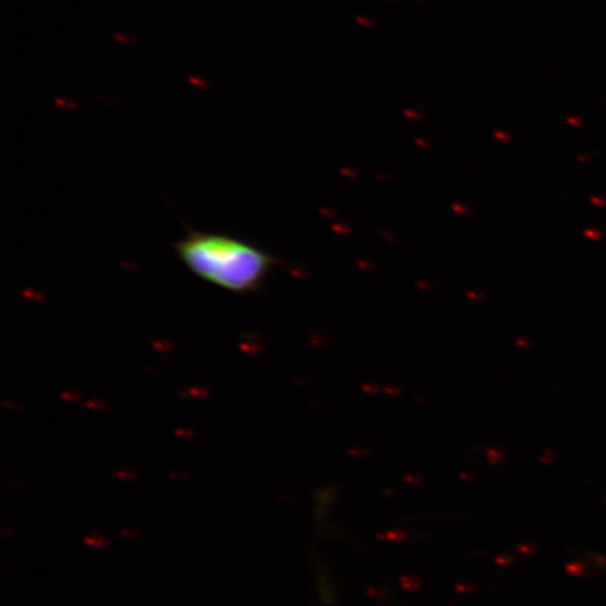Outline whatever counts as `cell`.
<instances>
[{
    "mask_svg": "<svg viewBox=\"0 0 606 606\" xmlns=\"http://www.w3.org/2000/svg\"><path fill=\"white\" fill-rule=\"evenodd\" d=\"M173 249L191 273L233 294L258 291L278 263L256 246L219 233L189 230Z\"/></svg>",
    "mask_w": 606,
    "mask_h": 606,
    "instance_id": "cell-1",
    "label": "cell"
},
{
    "mask_svg": "<svg viewBox=\"0 0 606 606\" xmlns=\"http://www.w3.org/2000/svg\"><path fill=\"white\" fill-rule=\"evenodd\" d=\"M188 82L192 84V86H195V87H198V89H201V90L208 89V87H209V84H211V82H209V79H208V77H205V76H201V75H191L188 77Z\"/></svg>",
    "mask_w": 606,
    "mask_h": 606,
    "instance_id": "cell-2",
    "label": "cell"
},
{
    "mask_svg": "<svg viewBox=\"0 0 606 606\" xmlns=\"http://www.w3.org/2000/svg\"><path fill=\"white\" fill-rule=\"evenodd\" d=\"M55 101V104L58 107H61V108H68V110H70V111H73V110H76V108H79V103L76 101V100H72V99H68V97H56V99L53 100Z\"/></svg>",
    "mask_w": 606,
    "mask_h": 606,
    "instance_id": "cell-3",
    "label": "cell"
},
{
    "mask_svg": "<svg viewBox=\"0 0 606 606\" xmlns=\"http://www.w3.org/2000/svg\"><path fill=\"white\" fill-rule=\"evenodd\" d=\"M114 39H115L117 42L122 44V45H134V44H137V39L134 37H131L129 34H125V32H115V34H114Z\"/></svg>",
    "mask_w": 606,
    "mask_h": 606,
    "instance_id": "cell-4",
    "label": "cell"
},
{
    "mask_svg": "<svg viewBox=\"0 0 606 606\" xmlns=\"http://www.w3.org/2000/svg\"><path fill=\"white\" fill-rule=\"evenodd\" d=\"M106 539L103 536H99V535H93L90 538L86 539V543L89 546H93V547H101V546L106 545Z\"/></svg>",
    "mask_w": 606,
    "mask_h": 606,
    "instance_id": "cell-5",
    "label": "cell"
},
{
    "mask_svg": "<svg viewBox=\"0 0 606 606\" xmlns=\"http://www.w3.org/2000/svg\"><path fill=\"white\" fill-rule=\"evenodd\" d=\"M100 100H104V103H106V104H108V106H111V107L115 106L114 100H113V101H111V99H108V97H106V96H101V97H100Z\"/></svg>",
    "mask_w": 606,
    "mask_h": 606,
    "instance_id": "cell-6",
    "label": "cell"
}]
</instances>
